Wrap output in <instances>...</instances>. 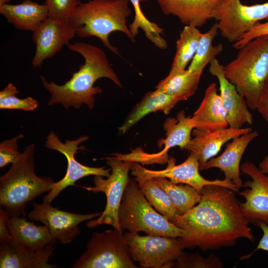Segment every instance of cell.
<instances>
[{
  "instance_id": "1",
  "label": "cell",
  "mask_w": 268,
  "mask_h": 268,
  "mask_svg": "<svg viewBox=\"0 0 268 268\" xmlns=\"http://www.w3.org/2000/svg\"><path fill=\"white\" fill-rule=\"evenodd\" d=\"M197 205L172 222L185 231L177 238L182 249L203 251L233 246L240 238L253 242L255 237L242 213L235 192L217 185L205 186Z\"/></svg>"
},
{
  "instance_id": "2",
  "label": "cell",
  "mask_w": 268,
  "mask_h": 268,
  "mask_svg": "<svg viewBox=\"0 0 268 268\" xmlns=\"http://www.w3.org/2000/svg\"><path fill=\"white\" fill-rule=\"evenodd\" d=\"M70 51L80 54L84 59V63L79 65V70L72 73L71 78L64 84L60 85L54 81L48 82L41 75L42 84L51 94L49 105L60 103L68 109L72 106L76 109L86 104L92 109L95 103V95L102 90L94 87L98 79L106 77L111 80L117 86L123 85L114 69L110 66L106 54L100 48L85 42L68 44Z\"/></svg>"
},
{
  "instance_id": "3",
  "label": "cell",
  "mask_w": 268,
  "mask_h": 268,
  "mask_svg": "<svg viewBox=\"0 0 268 268\" xmlns=\"http://www.w3.org/2000/svg\"><path fill=\"white\" fill-rule=\"evenodd\" d=\"M130 0H90L80 3L71 16L69 24L80 38L93 36L100 39L109 50L120 56L118 49L109 40L114 31L124 33L132 42L135 41L127 25L132 14Z\"/></svg>"
},
{
  "instance_id": "4",
  "label": "cell",
  "mask_w": 268,
  "mask_h": 268,
  "mask_svg": "<svg viewBox=\"0 0 268 268\" xmlns=\"http://www.w3.org/2000/svg\"><path fill=\"white\" fill-rule=\"evenodd\" d=\"M35 145L26 146L11 167L0 178V205L10 216H25L27 204L50 192L55 182L35 172Z\"/></svg>"
},
{
  "instance_id": "5",
  "label": "cell",
  "mask_w": 268,
  "mask_h": 268,
  "mask_svg": "<svg viewBox=\"0 0 268 268\" xmlns=\"http://www.w3.org/2000/svg\"><path fill=\"white\" fill-rule=\"evenodd\" d=\"M236 58L224 66V74L256 110L268 78V35L257 37L239 49Z\"/></svg>"
},
{
  "instance_id": "6",
  "label": "cell",
  "mask_w": 268,
  "mask_h": 268,
  "mask_svg": "<svg viewBox=\"0 0 268 268\" xmlns=\"http://www.w3.org/2000/svg\"><path fill=\"white\" fill-rule=\"evenodd\" d=\"M119 219L123 230L132 233L172 238L184 236L185 231L158 213L146 199L135 179H130L121 201Z\"/></svg>"
},
{
  "instance_id": "7",
  "label": "cell",
  "mask_w": 268,
  "mask_h": 268,
  "mask_svg": "<svg viewBox=\"0 0 268 268\" xmlns=\"http://www.w3.org/2000/svg\"><path fill=\"white\" fill-rule=\"evenodd\" d=\"M106 163L111 168V173L107 179L102 176H95L93 187L80 186L94 194L103 192L106 197V204L100 216L91 219L86 225L92 228L102 224L110 225L123 233L119 223V211L123 194L130 179L128 174L133 161L123 160L114 156L106 158Z\"/></svg>"
},
{
  "instance_id": "8",
  "label": "cell",
  "mask_w": 268,
  "mask_h": 268,
  "mask_svg": "<svg viewBox=\"0 0 268 268\" xmlns=\"http://www.w3.org/2000/svg\"><path fill=\"white\" fill-rule=\"evenodd\" d=\"M72 268H138L132 260L124 235L116 229L95 232Z\"/></svg>"
},
{
  "instance_id": "9",
  "label": "cell",
  "mask_w": 268,
  "mask_h": 268,
  "mask_svg": "<svg viewBox=\"0 0 268 268\" xmlns=\"http://www.w3.org/2000/svg\"><path fill=\"white\" fill-rule=\"evenodd\" d=\"M131 257L142 268L173 267L182 251L177 238L126 232L124 234Z\"/></svg>"
},
{
  "instance_id": "10",
  "label": "cell",
  "mask_w": 268,
  "mask_h": 268,
  "mask_svg": "<svg viewBox=\"0 0 268 268\" xmlns=\"http://www.w3.org/2000/svg\"><path fill=\"white\" fill-rule=\"evenodd\" d=\"M174 157L170 156L167 161V166L161 170H151L146 169L137 162H134L131 170L132 174L138 183L156 178L169 179L174 184H184L191 186L200 194L203 188L207 185H217L231 189L238 193L239 188L232 181L223 180H207L200 173V164L197 156L190 152L186 160L181 164L176 165Z\"/></svg>"
},
{
  "instance_id": "11",
  "label": "cell",
  "mask_w": 268,
  "mask_h": 268,
  "mask_svg": "<svg viewBox=\"0 0 268 268\" xmlns=\"http://www.w3.org/2000/svg\"><path fill=\"white\" fill-rule=\"evenodd\" d=\"M213 18L218 21L221 35L235 43L261 20L268 19V1L247 5L240 0H223L215 10Z\"/></svg>"
},
{
  "instance_id": "12",
  "label": "cell",
  "mask_w": 268,
  "mask_h": 268,
  "mask_svg": "<svg viewBox=\"0 0 268 268\" xmlns=\"http://www.w3.org/2000/svg\"><path fill=\"white\" fill-rule=\"evenodd\" d=\"M88 137L82 135L75 140H67L65 143L61 141L54 131H51L46 138L45 147L59 151L67 158V167L65 176L55 182L52 189L43 198V201L51 203L64 189L70 186H77L75 183L82 178L90 175L102 176L109 177L110 169L105 167H89L78 162L75 155L79 149H84L83 146L79 147L82 142L86 141Z\"/></svg>"
},
{
  "instance_id": "13",
  "label": "cell",
  "mask_w": 268,
  "mask_h": 268,
  "mask_svg": "<svg viewBox=\"0 0 268 268\" xmlns=\"http://www.w3.org/2000/svg\"><path fill=\"white\" fill-rule=\"evenodd\" d=\"M195 127L196 123L193 118L186 116L185 111L181 110L175 117L168 118L164 123L166 137L159 139L157 142L159 148L164 145L161 151L149 154L138 148L133 150L130 153L123 154V158L144 164L167 162L168 150L175 146L185 149L192 138L191 134Z\"/></svg>"
},
{
  "instance_id": "14",
  "label": "cell",
  "mask_w": 268,
  "mask_h": 268,
  "mask_svg": "<svg viewBox=\"0 0 268 268\" xmlns=\"http://www.w3.org/2000/svg\"><path fill=\"white\" fill-rule=\"evenodd\" d=\"M240 170L251 178L243 184L246 189L238 192L245 200L239 202L241 210L249 223L257 227L262 223L268 226V173L250 161L243 163Z\"/></svg>"
},
{
  "instance_id": "15",
  "label": "cell",
  "mask_w": 268,
  "mask_h": 268,
  "mask_svg": "<svg viewBox=\"0 0 268 268\" xmlns=\"http://www.w3.org/2000/svg\"><path fill=\"white\" fill-rule=\"evenodd\" d=\"M28 214L30 220L42 222L48 228L52 236L62 244L71 243L81 232L78 225L100 216L101 212L78 214L60 209L43 201L34 202Z\"/></svg>"
},
{
  "instance_id": "16",
  "label": "cell",
  "mask_w": 268,
  "mask_h": 268,
  "mask_svg": "<svg viewBox=\"0 0 268 268\" xmlns=\"http://www.w3.org/2000/svg\"><path fill=\"white\" fill-rule=\"evenodd\" d=\"M75 35V30L69 23L48 17L33 31L36 52L32 66L40 67L44 60L54 56Z\"/></svg>"
},
{
  "instance_id": "17",
  "label": "cell",
  "mask_w": 268,
  "mask_h": 268,
  "mask_svg": "<svg viewBox=\"0 0 268 268\" xmlns=\"http://www.w3.org/2000/svg\"><path fill=\"white\" fill-rule=\"evenodd\" d=\"M209 72L218 81L219 95L227 114L229 127L241 128L246 124L252 125L253 116L247 102L225 76L224 66L214 58L209 63Z\"/></svg>"
},
{
  "instance_id": "18",
  "label": "cell",
  "mask_w": 268,
  "mask_h": 268,
  "mask_svg": "<svg viewBox=\"0 0 268 268\" xmlns=\"http://www.w3.org/2000/svg\"><path fill=\"white\" fill-rule=\"evenodd\" d=\"M252 131L250 128L230 127L212 131L194 129L192 137L185 149L195 154L199 160L200 170H203L206 163L216 155L222 146L233 138Z\"/></svg>"
},
{
  "instance_id": "19",
  "label": "cell",
  "mask_w": 268,
  "mask_h": 268,
  "mask_svg": "<svg viewBox=\"0 0 268 268\" xmlns=\"http://www.w3.org/2000/svg\"><path fill=\"white\" fill-rule=\"evenodd\" d=\"M6 224L11 237L9 244L17 250L36 251L56 242L47 226L36 225L23 216H10Z\"/></svg>"
},
{
  "instance_id": "20",
  "label": "cell",
  "mask_w": 268,
  "mask_h": 268,
  "mask_svg": "<svg viewBox=\"0 0 268 268\" xmlns=\"http://www.w3.org/2000/svg\"><path fill=\"white\" fill-rule=\"evenodd\" d=\"M223 0H157L166 15L177 16L185 26L200 27L210 19Z\"/></svg>"
},
{
  "instance_id": "21",
  "label": "cell",
  "mask_w": 268,
  "mask_h": 268,
  "mask_svg": "<svg viewBox=\"0 0 268 268\" xmlns=\"http://www.w3.org/2000/svg\"><path fill=\"white\" fill-rule=\"evenodd\" d=\"M259 135L252 131L231 140L220 155L210 159L205 164L203 170L216 168L223 172L225 179L232 181L239 188L243 184L240 178V162L249 144Z\"/></svg>"
},
{
  "instance_id": "22",
  "label": "cell",
  "mask_w": 268,
  "mask_h": 268,
  "mask_svg": "<svg viewBox=\"0 0 268 268\" xmlns=\"http://www.w3.org/2000/svg\"><path fill=\"white\" fill-rule=\"evenodd\" d=\"M192 118L196 123L195 129L200 130L212 131L229 127L227 114L215 83H211L206 88Z\"/></svg>"
},
{
  "instance_id": "23",
  "label": "cell",
  "mask_w": 268,
  "mask_h": 268,
  "mask_svg": "<svg viewBox=\"0 0 268 268\" xmlns=\"http://www.w3.org/2000/svg\"><path fill=\"white\" fill-rule=\"evenodd\" d=\"M0 13L17 29L32 31L48 17L47 5L31 0H24L17 4L0 5Z\"/></svg>"
},
{
  "instance_id": "24",
  "label": "cell",
  "mask_w": 268,
  "mask_h": 268,
  "mask_svg": "<svg viewBox=\"0 0 268 268\" xmlns=\"http://www.w3.org/2000/svg\"><path fill=\"white\" fill-rule=\"evenodd\" d=\"M54 245H48L36 251H19L9 244H0V268H54L56 265L48 261L55 249Z\"/></svg>"
},
{
  "instance_id": "25",
  "label": "cell",
  "mask_w": 268,
  "mask_h": 268,
  "mask_svg": "<svg viewBox=\"0 0 268 268\" xmlns=\"http://www.w3.org/2000/svg\"><path fill=\"white\" fill-rule=\"evenodd\" d=\"M179 101L175 97L155 90L145 94L133 108L119 130L124 134L147 114L161 111L167 115Z\"/></svg>"
},
{
  "instance_id": "26",
  "label": "cell",
  "mask_w": 268,
  "mask_h": 268,
  "mask_svg": "<svg viewBox=\"0 0 268 268\" xmlns=\"http://www.w3.org/2000/svg\"><path fill=\"white\" fill-rule=\"evenodd\" d=\"M202 72L170 69L169 74L156 86L155 90L176 98L179 102L187 100L196 92Z\"/></svg>"
},
{
  "instance_id": "27",
  "label": "cell",
  "mask_w": 268,
  "mask_h": 268,
  "mask_svg": "<svg viewBox=\"0 0 268 268\" xmlns=\"http://www.w3.org/2000/svg\"><path fill=\"white\" fill-rule=\"evenodd\" d=\"M153 179L168 195L179 215L189 211L201 200V194L190 185L175 184L165 178Z\"/></svg>"
},
{
  "instance_id": "28",
  "label": "cell",
  "mask_w": 268,
  "mask_h": 268,
  "mask_svg": "<svg viewBox=\"0 0 268 268\" xmlns=\"http://www.w3.org/2000/svg\"><path fill=\"white\" fill-rule=\"evenodd\" d=\"M201 34L197 27H184L176 42V51L171 69H185L196 54Z\"/></svg>"
},
{
  "instance_id": "29",
  "label": "cell",
  "mask_w": 268,
  "mask_h": 268,
  "mask_svg": "<svg viewBox=\"0 0 268 268\" xmlns=\"http://www.w3.org/2000/svg\"><path fill=\"white\" fill-rule=\"evenodd\" d=\"M138 184L147 200L158 213L171 222L179 215L168 195L154 179H147Z\"/></svg>"
},
{
  "instance_id": "30",
  "label": "cell",
  "mask_w": 268,
  "mask_h": 268,
  "mask_svg": "<svg viewBox=\"0 0 268 268\" xmlns=\"http://www.w3.org/2000/svg\"><path fill=\"white\" fill-rule=\"evenodd\" d=\"M217 23L214 24L206 32L202 33L196 54L188 70L191 72H202L205 66L223 51L221 44L214 46L212 41L218 33Z\"/></svg>"
},
{
  "instance_id": "31",
  "label": "cell",
  "mask_w": 268,
  "mask_h": 268,
  "mask_svg": "<svg viewBox=\"0 0 268 268\" xmlns=\"http://www.w3.org/2000/svg\"><path fill=\"white\" fill-rule=\"evenodd\" d=\"M134 6V17L129 27L134 38L141 29L145 37L156 47L161 50L167 48L166 41L162 37L163 29L154 22L149 21L144 15L140 7V0H130Z\"/></svg>"
},
{
  "instance_id": "32",
  "label": "cell",
  "mask_w": 268,
  "mask_h": 268,
  "mask_svg": "<svg viewBox=\"0 0 268 268\" xmlns=\"http://www.w3.org/2000/svg\"><path fill=\"white\" fill-rule=\"evenodd\" d=\"M173 267L178 268H221L223 263L220 259L213 254L206 258L202 257L199 253H188L182 252Z\"/></svg>"
},
{
  "instance_id": "33",
  "label": "cell",
  "mask_w": 268,
  "mask_h": 268,
  "mask_svg": "<svg viewBox=\"0 0 268 268\" xmlns=\"http://www.w3.org/2000/svg\"><path fill=\"white\" fill-rule=\"evenodd\" d=\"M79 0H45L48 17L69 23L71 15L80 3Z\"/></svg>"
},
{
  "instance_id": "34",
  "label": "cell",
  "mask_w": 268,
  "mask_h": 268,
  "mask_svg": "<svg viewBox=\"0 0 268 268\" xmlns=\"http://www.w3.org/2000/svg\"><path fill=\"white\" fill-rule=\"evenodd\" d=\"M21 134L10 139L2 141L0 144V167L3 168L9 163H12L18 158L20 153L18 150L17 144L19 139L22 138Z\"/></svg>"
},
{
  "instance_id": "35",
  "label": "cell",
  "mask_w": 268,
  "mask_h": 268,
  "mask_svg": "<svg viewBox=\"0 0 268 268\" xmlns=\"http://www.w3.org/2000/svg\"><path fill=\"white\" fill-rule=\"evenodd\" d=\"M38 105L37 100L29 96L20 99L15 95H12L0 99V109H18L31 111L37 108Z\"/></svg>"
},
{
  "instance_id": "36",
  "label": "cell",
  "mask_w": 268,
  "mask_h": 268,
  "mask_svg": "<svg viewBox=\"0 0 268 268\" xmlns=\"http://www.w3.org/2000/svg\"><path fill=\"white\" fill-rule=\"evenodd\" d=\"M268 35V19L265 22H259L249 31L244 34L240 39L234 43V48L239 49L253 39L262 36Z\"/></svg>"
},
{
  "instance_id": "37",
  "label": "cell",
  "mask_w": 268,
  "mask_h": 268,
  "mask_svg": "<svg viewBox=\"0 0 268 268\" xmlns=\"http://www.w3.org/2000/svg\"><path fill=\"white\" fill-rule=\"evenodd\" d=\"M9 213L5 210L0 209V243L9 244L11 237L6 224L7 220L10 217Z\"/></svg>"
},
{
  "instance_id": "38",
  "label": "cell",
  "mask_w": 268,
  "mask_h": 268,
  "mask_svg": "<svg viewBox=\"0 0 268 268\" xmlns=\"http://www.w3.org/2000/svg\"><path fill=\"white\" fill-rule=\"evenodd\" d=\"M263 231V236L260 239L256 248L251 253L241 257V260L249 259L251 256L258 250H263L268 252V226L265 224H261L259 227Z\"/></svg>"
},
{
  "instance_id": "39",
  "label": "cell",
  "mask_w": 268,
  "mask_h": 268,
  "mask_svg": "<svg viewBox=\"0 0 268 268\" xmlns=\"http://www.w3.org/2000/svg\"><path fill=\"white\" fill-rule=\"evenodd\" d=\"M256 110L268 124V94L263 93L260 98Z\"/></svg>"
},
{
  "instance_id": "40",
  "label": "cell",
  "mask_w": 268,
  "mask_h": 268,
  "mask_svg": "<svg viewBox=\"0 0 268 268\" xmlns=\"http://www.w3.org/2000/svg\"><path fill=\"white\" fill-rule=\"evenodd\" d=\"M19 92V91L17 90L14 85L11 83H9L5 88L0 91V99H2L10 96L15 95Z\"/></svg>"
},
{
  "instance_id": "41",
  "label": "cell",
  "mask_w": 268,
  "mask_h": 268,
  "mask_svg": "<svg viewBox=\"0 0 268 268\" xmlns=\"http://www.w3.org/2000/svg\"><path fill=\"white\" fill-rule=\"evenodd\" d=\"M258 167L262 172L268 173V154L260 161Z\"/></svg>"
},
{
  "instance_id": "42",
  "label": "cell",
  "mask_w": 268,
  "mask_h": 268,
  "mask_svg": "<svg viewBox=\"0 0 268 268\" xmlns=\"http://www.w3.org/2000/svg\"><path fill=\"white\" fill-rule=\"evenodd\" d=\"M263 93H267L268 94V78L267 79V80L266 82V84H265V88H264V92Z\"/></svg>"
},
{
  "instance_id": "43",
  "label": "cell",
  "mask_w": 268,
  "mask_h": 268,
  "mask_svg": "<svg viewBox=\"0 0 268 268\" xmlns=\"http://www.w3.org/2000/svg\"><path fill=\"white\" fill-rule=\"evenodd\" d=\"M10 0H0V5L8 3Z\"/></svg>"
},
{
  "instance_id": "44",
  "label": "cell",
  "mask_w": 268,
  "mask_h": 268,
  "mask_svg": "<svg viewBox=\"0 0 268 268\" xmlns=\"http://www.w3.org/2000/svg\"><path fill=\"white\" fill-rule=\"evenodd\" d=\"M140 0V2H141V1H146V0Z\"/></svg>"
}]
</instances>
